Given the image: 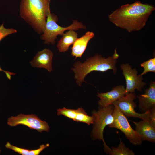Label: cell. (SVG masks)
I'll return each instance as SVG.
<instances>
[{"mask_svg":"<svg viewBox=\"0 0 155 155\" xmlns=\"http://www.w3.org/2000/svg\"><path fill=\"white\" fill-rule=\"evenodd\" d=\"M154 10L155 7L151 5L137 1L122 5L110 14L108 18L117 26L130 32L142 29Z\"/></svg>","mask_w":155,"mask_h":155,"instance_id":"6da1fadb","label":"cell"},{"mask_svg":"<svg viewBox=\"0 0 155 155\" xmlns=\"http://www.w3.org/2000/svg\"><path fill=\"white\" fill-rule=\"evenodd\" d=\"M51 0H21L20 16L38 34L44 30Z\"/></svg>","mask_w":155,"mask_h":155,"instance_id":"7a4b0ae2","label":"cell"},{"mask_svg":"<svg viewBox=\"0 0 155 155\" xmlns=\"http://www.w3.org/2000/svg\"><path fill=\"white\" fill-rule=\"evenodd\" d=\"M119 56L115 49L113 55L107 58L96 54L87 59L83 63L80 61L75 62L71 70L75 73L74 78L76 80V83L80 86L85 82L86 76L93 71L104 72L111 70L115 74L117 71L116 64Z\"/></svg>","mask_w":155,"mask_h":155,"instance_id":"3957f363","label":"cell"},{"mask_svg":"<svg viewBox=\"0 0 155 155\" xmlns=\"http://www.w3.org/2000/svg\"><path fill=\"white\" fill-rule=\"evenodd\" d=\"M58 20L56 15L51 13V11L49 12L47 17L44 30L41 36V39L44 41L45 43L54 44L57 36H62L67 30H77L80 29H86L85 26L77 20H74L73 23L68 27H62L57 23Z\"/></svg>","mask_w":155,"mask_h":155,"instance_id":"277c9868","label":"cell"},{"mask_svg":"<svg viewBox=\"0 0 155 155\" xmlns=\"http://www.w3.org/2000/svg\"><path fill=\"white\" fill-rule=\"evenodd\" d=\"M114 106L112 104L103 108H99L97 111H94L92 115L94 117V122L91 133V136L94 140H102L104 148L108 146L105 143L103 137V132L105 127L113 121V113Z\"/></svg>","mask_w":155,"mask_h":155,"instance_id":"5b68a950","label":"cell"},{"mask_svg":"<svg viewBox=\"0 0 155 155\" xmlns=\"http://www.w3.org/2000/svg\"><path fill=\"white\" fill-rule=\"evenodd\" d=\"M113 116V121L108 125V127L121 131L133 144L135 146L140 145L142 141L140 136L132 128L126 117L116 106H114Z\"/></svg>","mask_w":155,"mask_h":155,"instance_id":"8992f818","label":"cell"},{"mask_svg":"<svg viewBox=\"0 0 155 155\" xmlns=\"http://www.w3.org/2000/svg\"><path fill=\"white\" fill-rule=\"evenodd\" d=\"M7 122L11 127L23 125L41 133L43 131L48 132L50 130V127L46 122L42 121L33 114H20L16 116H11L8 118Z\"/></svg>","mask_w":155,"mask_h":155,"instance_id":"52a82bcc","label":"cell"},{"mask_svg":"<svg viewBox=\"0 0 155 155\" xmlns=\"http://www.w3.org/2000/svg\"><path fill=\"white\" fill-rule=\"evenodd\" d=\"M135 92L126 94L118 100L113 102L111 104L117 106L126 117H134L142 120H149L150 110L144 113H139L136 112V103L134 101L136 98Z\"/></svg>","mask_w":155,"mask_h":155,"instance_id":"ba28073f","label":"cell"},{"mask_svg":"<svg viewBox=\"0 0 155 155\" xmlns=\"http://www.w3.org/2000/svg\"><path fill=\"white\" fill-rule=\"evenodd\" d=\"M120 67L126 80V94L135 92V90L142 92V89L146 83L143 81L142 76L137 75L138 71L136 69H133L129 63L121 64Z\"/></svg>","mask_w":155,"mask_h":155,"instance_id":"9c48e42d","label":"cell"},{"mask_svg":"<svg viewBox=\"0 0 155 155\" xmlns=\"http://www.w3.org/2000/svg\"><path fill=\"white\" fill-rule=\"evenodd\" d=\"M148 88L144 90V94L139 95L137 97L139 100L138 106L140 111L144 113L155 106V82L151 81Z\"/></svg>","mask_w":155,"mask_h":155,"instance_id":"30bf717a","label":"cell"},{"mask_svg":"<svg viewBox=\"0 0 155 155\" xmlns=\"http://www.w3.org/2000/svg\"><path fill=\"white\" fill-rule=\"evenodd\" d=\"M126 94L125 88L123 85L115 87L111 91L107 92L98 93L97 96L100 99L98 102L99 108L109 106L113 102L120 99Z\"/></svg>","mask_w":155,"mask_h":155,"instance_id":"8fae6325","label":"cell"},{"mask_svg":"<svg viewBox=\"0 0 155 155\" xmlns=\"http://www.w3.org/2000/svg\"><path fill=\"white\" fill-rule=\"evenodd\" d=\"M135 125L136 132L139 135L142 140L155 142V127L149 120H142L137 122H133Z\"/></svg>","mask_w":155,"mask_h":155,"instance_id":"7c38bea8","label":"cell"},{"mask_svg":"<svg viewBox=\"0 0 155 155\" xmlns=\"http://www.w3.org/2000/svg\"><path fill=\"white\" fill-rule=\"evenodd\" d=\"M53 52L49 49H45L37 53L30 63L33 67L43 68L49 72L52 71V66Z\"/></svg>","mask_w":155,"mask_h":155,"instance_id":"4fadbf2b","label":"cell"},{"mask_svg":"<svg viewBox=\"0 0 155 155\" xmlns=\"http://www.w3.org/2000/svg\"><path fill=\"white\" fill-rule=\"evenodd\" d=\"M94 36L92 32L88 31L85 34L78 38L72 47L71 55L75 57L80 58L85 51L89 41Z\"/></svg>","mask_w":155,"mask_h":155,"instance_id":"5bb4252c","label":"cell"},{"mask_svg":"<svg viewBox=\"0 0 155 155\" xmlns=\"http://www.w3.org/2000/svg\"><path fill=\"white\" fill-rule=\"evenodd\" d=\"M58 41L57 46L59 52H65L73 44L78 38V34L73 30H69L64 34Z\"/></svg>","mask_w":155,"mask_h":155,"instance_id":"9a60e30c","label":"cell"},{"mask_svg":"<svg viewBox=\"0 0 155 155\" xmlns=\"http://www.w3.org/2000/svg\"><path fill=\"white\" fill-rule=\"evenodd\" d=\"M110 155H134L133 151L127 147L125 144L120 140L119 146L116 147H112L109 148L106 151Z\"/></svg>","mask_w":155,"mask_h":155,"instance_id":"2e32d148","label":"cell"},{"mask_svg":"<svg viewBox=\"0 0 155 155\" xmlns=\"http://www.w3.org/2000/svg\"><path fill=\"white\" fill-rule=\"evenodd\" d=\"M73 120L77 122L84 123L90 125L93 124L94 117L92 115H88L87 113L82 108H79L77 109V113L76 117Z\"/></svg>","mask_w":155,"mask_h":155,"instance_id":"e0dca14e","label":"cell"},{"mask_svg":"<svg viewBox=\"0 0 155 155\" xmlns=\"http://www.w3.org/2000/svg\"><path fill=\"white\" fill-rule=\"evenodd\" d=\"M141 66L144 69L143 72L140 75L141 76H143L148 72L155 73V57L143 62L141 64Z\"/></svg>","mask_w":155,"mask_h":155,"instance_id":"ac0fdd59","label":"cell"},{"mask_svg":"<svg viewBox=\"0 0 155 155\" xmlns=\"http://www.w3.org/2000/svg\"><path fill=\"white\" fill-rule=\"evenodd\" d=\"M5 146L7 148L11 149L22 155H35L34 150H31L20 148L11 145L9 142L7 143L5 145Z\"/></svg>","mask_w":155,"mask_h":155,"instance_id":"d6986e66","label":"cell"},{"mask_svg":"<svg viewBox=\"0 0 155 155\" xmlns=\"http://www.w3.org/2000/svg\"><path fill=\"white\" fill-rule=\"evenodd\" d=\"M77 113V109H67L65 107L57 110L58 115H62L73 120L76 117Z\"/></svg>","mask_w":155,"mask_h":155,"instance_id":"ffe728a7","label":"cell"},{"mask_svg":"<svg viewBox=\"0 0 155 155\" xmlns=\"http://www.w3.org/2000/svg\"><path fill=\"white\" fill-rule=\"evenodd\" d=\"M17 32V31L13 28H5L3 23L0 26V42L6 36Z\"/></svg>","mask_w":155,"mask_h":155,"instance_id":"44dd1931","label":"cell"},{"mask_svg":"<svg viewBox=\"0 0 155 155\" xmlns=\"http://www.w3.org/2000/svg\"><path fill=\"white\" fill-rule=\"evenodd\" d=\"M150 111L149 121L152 125L155 127V106L150 109Z\"/></svg>","mask_w":155,"mask_h":155,"instance_id":"7402d4cb","label":"cell"},{"mask_svg":"<svg viewBox=\"0 0 155 155\" xmlns=\"http://www.w3.org/2000/svg\"><path fill=\"white\" fill-rule=\"evenodd\" d=\"M0 71H2L4 72L5 73L7 78L9 79H11V76L12 75H14L15 74V73H12L11 72H9L4 71L1 68V67L0 66Z\"/></svg>","mask_w":155,"mask_h":155,"instance_id":"603a6c76","label":"cell"},{"mask_svg":"<svg viewBox=\"0 0 155 155\" xmlns=\"http://www.w3.org/2000/svg\"><path fill=\"white\" fill-rule=\"evenodd\" d=\"M1 152V150L0 149V153Z\"/></svg>","mask_w":155,"mask_h":155,"instance_id":"cb8c5ba5","label":"cell"}]
</instances>
